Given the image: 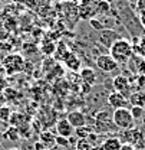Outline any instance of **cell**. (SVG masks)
<instances>
[{
    "instance_id": "obj_14",
    "label": "cell",
    "mask_w": 145,
    "mask_h": 150,
    "mask_svg": "<svg viewBox=\"0 0 145 150\" xmlns=\"http://www.w3.org/2000/svg\"><path fill=\"white\" fill-rule=\"evenodd\" d=\"M39 142L43 144L45 149H49V147H52L53 144H56V137H55L50 131L46 130V131H42V133H40V136H39Z\"/></svg>"
},
{
    "instance_id": "obj_24",
    "label": "cell",
    "mask_w": 145,
    "mask_h": 150,
    "mask_svg": "<svg viewBox=\"0 0 145 150\" xmlns=\"http://www.w3.org/2000/svg\"><path fill=\"white\" fill-rule=\"evenodd\" d=\"M7 150H22V149H19V147H10V149H7Z\"/></svg>"
},
{
    "instance_id": "obj_4",
    "label": "cell",
    "mask_w": 145,
    "mask_h": 150,
    "mask_svg": "<svg viewBox=\"0 0 145 150\" xmlns=\"http://www.w3.org/2000/svg\"><path fill=\"white\" fill-rule=\"evenodd\" d=\"M95 133H99V134H105V133H111L115 127V123H113V118L108 111L102 110L96 114L95 117Z\"/></svg>"
},
{
    "instance_id": "obj_5",
    "label": "cell",
    "mask_w": 145,
    "mask_h": 150,
    "mask_svg": "<svg viewBox=\"0 0 145 150\" xmlns=\"http://www.w3.org/2000/svg\"><path fill=\"white\" fill-rule=\"evenodd\" d=\"M96 67L102 71V72H113L115 69H118V67H119V64L112 58V56L109 55H99L96 56Z\"/></svg>"
},
{
    "instance_id": "obj_20",
    "label": "cell",
    "mask_w": 145,
    "mask_h": 150,
    "mask_svg": "<svg viewBox=\"0 0 145 150\" xmlns=\"http://www.w3.org/2000/svg\"><path fill=\"white\" fill-rule=\"evenodd\" d=\"M10 118V108L7 107V105H3V107H0V120H3V121H7Z\"/></svg>"
},
{
    "instance_id": "obj_2",
    "label": "cell",
    "mask_w": 145,
    "mask_h": 150,
    "mask_svg": "<svg viewBox=\"0 0 145 150\" xmlns=\"http://www.w3.org/2000/svg\"><path fill=\"white\" fill-rule=\"evenodd\" d=\"M112 118L115 123V127L119 130H132L135 127V120L132 117V112L129 108H118L113 110L112 112Z\"/></svg>"
},
{
    "instance_id": "obj_26",
    "label": "cell",
    "mask_w": 145,
    "mask_h": 150,
    "mask_svg": "<svg viewBox=\"0 0 145 150\" xmlns=\"http://www.w3.org/2000/svg\"><path fill=\"white\" fill-rule=\"evenodd\" d=\"M1 3H3V0H0V6H1Z\"/></svg>"
},
{
    "instance_id": "obj_16",
    "label": "cell",
    "mask_w": 145,
    "mask_h": 150,
    "mask_svg": "<svg viewBox=\"0 0 145 150\" xmlns=\"http://www.w3.org/2000/svg\"><path fill=\"white\" fill-rule=\"evenodd\" d=\"M128 100H129V104H132V105L144 107L145 105V93H142V91L132 93L131 94V97H129Z\"/></svg>"
},
{
    "instance_id": "obj_7",
    "label": "cell",
    "mask_w": 145,
    "mask_h": 150,
    "mask_svg": "<svg viewBox=\"0 0 145 150\" xmlns=\"http://www.w3.org/2000/svg\"><path fill=\"white\" fill-rule=\"evenodd\" d=\"M56 133H57L59 137L71 139L73 134H75V129L72 127V124L68 121V118H60L56 123Z\"/></svg>"
},
{
    "instance_id": "obj_15",
    "label": "cell",
    "mask_w": 145,
    "mask_h": 150,
    "mask_svg": "<svg viewBox=\"0 0 145 150\" xmlns=\"http://www.w3.org/2000/svg\"><path fill=\"white\" fill-rule=\"evenodd\" d=\"M121 147H122V142L119 137H109L102 143L104 150H121Z\"/></svg>"
},
{
    "instance_id": "obj_13",
    "label": "cell",
    "mask_w": 145,
    "mask_h": 150,
    "mask_svg": "<svg viewBox=\"0 0 145 150\" xmlns=\"http://www.w3.org/2000/svg\"><path fill=\"white\" fill-rule=\"evenodd\" d=\"M63 62H65V67H66L68 69H72V71H81V59L75 55V54H72V52L68 54V56L63 59Z\"/></svg>"
},
{
    "instance_id": "obj_10",
    "label": "cell",
    "mask_w": 145,
    "mask_h": 150,
    "mask_svg": "<svg viewBox=\"0 0 145 150\" xmlns=\"http://www.w3.org/2000/svg\"><path fill=\"white\" fill-rule=\"evenodd\" d=\"M79 76H81V79H82L88 87H92V85H95V84H96V72H95V69L91 68V67L81 68V71H79Z\"/></svg>"
},
{
    "instance_id": "obj_25",
    "label": "cell",
    "mask_w": 145,
    "mask_h": 150,
    "mask_svg": "<svg viewBox=\"0 0 145 150\" xmlns=\"http://www.w3.org/2000/svg\"><path fill=\"white\" fill-rule=\"evenodd\" d=\"M129 1H134V3H137V0H129Z\"/></svg>"
},
{
    "instance_id": "obj_1",
    "label": "cell",
    "mask_w": 145,
    "mask_h": 150,
    "mask_svg": "<svg viewBox=\"0 0 145 150\" xmlns=\"http://www.w3.org/2000/svg\"><path fill=\"white\" fill-rule=\"evenodd\" d=\"M109 55L112 56L119 65L122 64H128L129 59L134 55V48L131 45V42L128 39L119 38L118 40H115L111 48H109Z\"/></svg>"
},
{
    "instance_id": "obj_18",
    "label": "cell",
    "mask_w": 145,
    "mask_h": 150,
    "mask_svg": "<svg viewBox=\"0 0 145 150\" xmlns=\"http://www.w3.org/2000/svg\"><path fill=\"white\" fill-rule=\"evenodd\" d=\"M76 150H93V147L86 139H81L76 142Z\"/></svg>"
},
{
    "instance_id": "obj_19",
    "label": "cell",
    "mask_w": 145,
    "mask_h": 150,
    "mask_svg": "<svg viewBox=\"0 0 145 150\" xmlns=\"http://www.w3.org/2000/svg\"><path fill=\"white\" fill-rule=\"evenodd\" d=\"M131 112H132L134 120H139V118H142V115H144V107L132 105V107H131Z\"/></svg>"
},
{
    "instance_id": "obj_17",
    "label": "cell",
    "mask_w": 145,
    "mask_h": 150,
    "mask_svg": "<svg viewBox=\"0 0 145 150\" xmlns=\"http://www.w3.org/2000/svg\"><path fill=\"white\" fill-rule=\"evenodd\" d=\"M95 131V129H92L91 126H83V127H79V129H75V134H76V137L81 140V139H88L89 137V134H92Z\"/></svg>"
},
{
    "instance_id": "obj_11",
    "label": "cell",
    "mask_w": 145,
    "mask_h": 150,
    "mask_svg": "<svg viewBox=\"0 0 145 150\" xmlns=\"http://www.w3.org/2000/svg\"><path fill=\"white\" fill-rule=\"evenodd\" d=\"M119 36H118V33L115 32V30H109V29H102V32L99 33V42L102 43V45H105L106 48H111V45L115 42V40H118Z\"/></svg>"
},
{
    "instance_id": "obj_22",
    "label": "cell",
    "mask_w": 145,
    "mask_h": 150,
    "mask_svg": "<svg viewBox=\"0 0 145 150\" xmlns=\"http://www.w3.org/2000/svg\"><path fill=\"white\" fill-rule=\"evenodd\" d=\"M135 7H137L139 12L145 13V0H137V3H135Z\"/></svg>"
},
{
    "instance_id": "obj_3",
    "label": "cell",
    "mask_w": 145,
    "mask_h": 150,
    "mask_svg": "<svg viewBox=\"0 0 145 150\" xmlns=\"http://www.w3.org/2000/svg\"><path fill=\"white\" fill-rule=\"evenodd\" d=\"M4 71L7 72L9 75L18 74V72H22L25 69V58L19 54H9L7 56L3 58V62H1Z\"/></svg>"
},
{
    "instance_id": "obj_21",
    "label": "cell",
    "mask_w": 145,
    "mask_h": 150,
    "mask_svg": "<svg viewBox=\"0 0 145 150\" xmlns=\"http://www.w3.org/2000/svg\"><path fill=\"white\" fill-rule=\"evenodd\" d=\"M56 146L59 147H68L69 146V139H63V137H56Z\"/></svg>"
},
{
    "instance_id": "obj_8",
    "label": "cell",
    "mask_w": 145,
    "mask_h": 150,
    "mask_svg": "<svg viewBox=\"0 0 145 150\" xmlns=\"http://www.w3.org/2000/svg\"><path fill=\"white\" fill-rule=\"evenodd\" d=\"M112 87L116 93H121V94H128L129 90H131V85H129V79H128L125 75H116L113 79H112Z\"/></svg>"
},
{
    "instance_id": "obj_9",
    "label": "cell",
    "mask_w": 145,
    "mask_h": 150,
    "mask_svg": "<svg viewBox=\"0 0 145 150\" xmlns=\"http://www.w3.org/2000/svg\"><path fill=\"white\" fill-rule=\"evenodd\" d=\"M68 121L72 124L73 129H79V127H83V126H86V117H85V114L81 111H71L68 114Z\"/></svg>"
},
{
    "instance_id": "obj_6",
    "label": "cell",
    "mask_w": 145,
    "mask_h": 150,
    "mask_svg": "<svg viewBox=\"0 0 145 150\" xmlns=\"http://www.w3.org/2000/svg\"><path fill=\"white\" fill-rule=\"evenodd\" d=\"M108 104L113 108V110H118V108H127V105L129 104V100L127 98V95L121 93H111L108 95Z\"/></svg>"
},
{
    "instance_id": "obj_12",
    "label": "cell",
    "mask_w": 145,
    "mask_h": 150,
    "mask_svg": "<svg viewBox=\"0 0 145 150\" xmlns=\"http://www.w3.org/2000/svg\"><path fill=\"white\" fill-rule=\"evenodd\" d=\"M128 67H129L131 72H134V74H142L145 71V59L141 58V56L132 55V58L128 62Z\"/></svg>"
},
{
    "instance_id": "obj_23",
    "label": "cell",
    "mask_w": 145,
    "mask_h": 150,
    "mask_svg": "<svg viewBox=\"0 0 145 150\" xmlns=\"http://www.w3.org/2000/svg\"><path fill=\"white\" fill-rule=\"evenodd\" d=\"M121 150H135V146H134V144H131V143H122Z\"/></svg>"
}]
</instances>
